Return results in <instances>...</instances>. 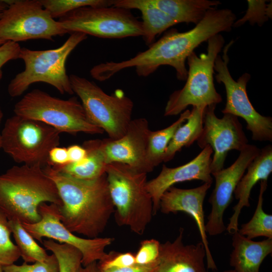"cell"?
<instances>
[{
	"mask_svg": "<svg viewBox=\"0 0 272 272\" xmlns=\"http://www.w3.org/2000/svg\"><path fill=\"white\" fill-rule=\"evenodd\" d=\"M236 19L230 9H210L202 20L192 29L179 32L176 29L167 31L158 40L129 59L119 61L102 62L99 71L108 80L120 71L134 67L137 75L146 77L161 65H169L176 71L177 79L186 80L185 61L195 48L212 37L223 32H230Z\"/></svg>",
	"mask_w": 272,
	"mask_h": 272,
	"instance_id": "cell-1",
	"label": "cell"
},
{
	"mask_svg": "<svg viewBox=\"0 0 272 272\" xmlns=\"http://www.w3.org/2000/svg\"><path fill=\"white\" fill-rule=\"evenodd\" d=\"M43 169L56 186L62 202L59 212L63 225L75 234L88 238L98 237L115 211L106 173L96 179L83 180L48 165Z\"/></svg>",
	"mask_w": 272,
	"mask_h": 272,
	"instance_id": "cell-2",
	"label": "cell"
},
{
	"mask_svg": "<svg viewBox=\"0 0 272 272\" xmlns=\"http://www.w3.org/2000/svg\"><path fill=\"white\" fill-rule=\"evenodd\" d=\"M62 205L56 186L39 165L13 166L0 174V209L9 220L33 224L43 203Z\"/></svg>",
	"mask_w": 272,
	"mask_h": 272,
	"instance_id": "cell-3",
	"label": "cell"
},
{
	"mask_svg": "<svg viewBox=\"0 0 272 272\" xmlns=\"http://www.w3.org/2000/svg\"><path fill=\"white\" fill-rule=\"evenodd\" d=\"M105 173L116 223L143 234L154 216L147 173L118 162L108 164Z\"/></svg>",
	"mask_w": 272,
	"mask_h": 272,
	"instance_id": "cell-4",
	"label": "cell"
},
{
	"mask_svg": "<svg viewBox=\"0 0 272 272\" xmlns=\"http://www.w3.org/2000/svg\"><path fill=\"white\" fill-rule=\"evenodd\" d=\"M87 38V35L75 32L55 49L33 50L21 48L19 58L23 60L25 69L10 81L8 87L9 95L20 96L31 85L37 82L48 84L62 94H73L65 62L72 51Z\"/></svg>",
	"mask_w": 272,
	"mask_h": 272,
	"instance_id": "cell-5",
	"label": "cell"
},
{
	"mask_svg": "<svg viewBox=\"0 0 272 272\" xmlns=\"http://www.w3.org/2000/svg\"><path fill=\"white\" fill-rule=\"evenodd\" d=\"M207 42V53L198 56L193 51L187 57L188 70L186 83L182 88L170 95L164 116L178 115L189 105L206 107L222 102V97L215 87L214 74L215 61L224 46L225 39L221 34H218Z\"/></svg>",
	"mask_w": 272,
	"mask_h": 272,
	"instance_id": "cell-6",
	"label": "cell"
},
{
	"mask_svg": "<svg viewBox=\"0 0 272 272\" xmlns=\"http://www.w3.org/2000/svg\"><path fill=\"white\" fill-rule=\"evenodd\" d=\"M74 93L79 97L89 120L116 140L125 133L132 120L133 103L117 89L105 93L94 82L72 74L69 76Z\"/></svg>",
	"mask_w": 272,
	"mask_h": 272,
	"instance_id": "cell-7",
	"label": "cell"
},
{
	"mask_svg": "<svg viewBox=\"0 0 272 272\" xmlns=\"http://www.w3.org/2000/svg\"><path fill=\"white\" fill-rule=\"evenodd\" d=\"M14 112L16 115L42 122L60 133L75 135L79 132H104L89 120L81 102L76 97L64 100L34 89L15 104Z\"/></svg>",
	"mask_w": 272,
	"mask_h": 272,
	"instance_id": "cell-8",
	"label": "cell"
},
{
	"mask_svg": "<svg viewBox=\"0 0 272 272\" xmlns=\"http://www.w3.org/2000/svg\"><path fill=\"white\" fill-rule=\"evenodd\" d=\"M60 134L42 122L14 114L5 123L2 149L17 163L43 167L49 151L59 146Z\"/></svg>",
	"mask_w": 272,
	"mask_h": 272,
	"instance_id": "cell-9",
	"label": "cell"
},
{
	"mask_svg": "<svg viewBox=\"0 0 272 272\" xmlns=\"http://www.w3.org/2000/svg\"><path fill=\"white\" fill-rule=\"evenodd\" d=\"M67 33H82L102 38L142 36V22L130 10L115 7H81L58 21Z\"/></svg>",
	"mask_w": 272,
	"mask_h": 272,
	"instance_id": "cell-10",
	"label": "cell"
},
{
	"mask_svg": "<svg viewBox=\"0 0 272 272\" xmlns=\"http://www.w3.org/2000/svg\"><path fill=\"white\" fill-rule=\"evenodd\" d=\"M8 5L0 18V39L18 43L31 39L52 40L67 32L39 0L4 1Z\"/></svg>",
	"mask_w": 272,
	"mask_h": 272,
	"instance_id": "cell-11",
	"label": "cell"
},
{
	"mask_svg": "<svg viewBox=\"0 0 272 272\" xmlns=\"http://www.w3.org/2000/svg\"><path fill=\"white\" fill-rule=\"evenodd\" d=\"M234 42L231 40L227 44L222 56L218 55L215 61V79L218 83L224 85L226 94V103L222 112L242 118L247 123L246 128L252 133L253 140L271 142L272 118L259 114L247 95L246 86L251 75L245 73L235 81L229 70L228 52Z\"/></svg>",
	"mask_w": 272,
	"mask_h": 272,
	"instance_id": "cell-12",
	"label": "cell"
},
{
	"mask_svg": "<svg viewBox=\"0 0 272 272\" xmlns=\"http://www.w3.org/2000/svg\"><path fill=\"white\" fill-rule=\"evenodd\" d=\"M41 220L35 223H22L26 231L36 240L43 242L44 237L65 243L78 249L82 255V265L86 266L104 258L105 249L114 241L112 237L85 238L80 237L67 229L61 223L59 206L43 203L39 207Z\"/></svg>",
	"mask_w": 272,
	"mask_h": 272,
	"instance_id": "cell-13",
	"label": "cell"
},
{
	"mask_svg": "<svg viewBox=\"0 0 272 272\" xmlns=\"http://www.w3.org/2000/svg\"><path fill=\"white\" fill-rule=\"evenodd\" d=\"M217 105L206 107L203 116V127L196 141L201 149L209 146L213 150L211 173L224 168L228 153L235 150L240 152L247 144L248 139L238 117L224 114L218 117L215 112Z\"/></svg>",
	"mask_w": 272,
	"mask_h": 272,
	"instance_id": "cell-14",
	"label": "cell"
},
{
	"mask_svg": "<svg viewBox=\"0 0 272 272\" xmlns=\"http://www.w3.org/2000/svg\"><path fill=\"white\" fill-rule=\"evenodd\" d=\"M259 151L256 146L247 144L230 166L212 173L215 186L208 200L212 209L206 223L207 234L216 236L226 230L223 220L225 211L231 203L236 187L248 166Z\"/></svg>",
	"mask_w": 272,
	"mask_h": 272,
	"instance_id": "cell-15",
	"label": "cell"
},
{
	"mask_svg": "<svg viewBox=\"0 0 272 272\" xmlns=\"http://www.w3.org/2000/svg\"><path fill=\"white\" fill-rule=\"evenodd\" d=\"M150 131L147 119L138 118L131 120L125 133L119 139H103V149L107 164L123 163L148 173L146 154Z\"/></svg>",
	"mask_w": 272,
	"mask_h": 272,
	"instance_id": "cell-16",
	"label": "cell"
},
{
	"mask_svg": "<svg viewBox=\"0 0 272 272\" xmlns=\"http://www.w3.org/2000/svg\"><path fill=\"white\" fill-rule=\"evenodd\" d=\"M212 183H203L201 185L190 189L179 188L174 186L169 188L162 195L159 210L163 214L184 212L195 221L206 252L208 269L215 271L217 268L212 255L206 231L203 202Z\"/></svg>",
	"mask_w": 272,
	"mask_h": 272,
	"instance_id": "cell-17",
	"label": "cell"
},
{
	"mask_svg": "<svg viewBox=\"0 0 272 272\" xmlns=\"http://www.w3.org/2000/svg\"><path fill=\"white\" fill-rule=\"evenodd\" d=\"M212 154V148L207 145L194 159L184 165L174 168L163 165L159 174L148 181L147 187L153 200L154 215L159 210L162 194L175 184L193 180L213 183L211 169Z\"/></svg>",
	"mask_w": 272,
	"mask_h": 272,
	"instance_id": "cell-18",
	"label": "cell"
},
{
	"mask_svg": "<svg viewBox=\"0 0 272 272\" xmlns=\"http://www.w3.org/2000/svg\"><path fill=\"white\" fill-rule=\"evenodd\" d=\"M184 229L172 242L160 244L158 272H208L206 268V249L200 241L196 244L185 245Z\"/></svg>",
	"mask_w": 272,
	"mask_h": 272,
	"instance_id": "cell-19",
	"label": "cell"
},
{
	"mask_svg": "<svg viewBox=\"0 0 272 272\" xmlns=\"http://www.w3.org/2000/svg\"><path fill=\"white\" fill-rule=\"evenodd\" d=\"M246 170V174L241 178L234 192L238 201L233 207V213L226 230L232 234L238 231V219L242 209L250 207L249 198L252 188L259 181H267L272 172L271 145H267L260 149Z\"/></svg>",
	"mask_w": 272,
	"mask_h": 272,
	"instance_id": "cell-20",
	"label": "cell"
},
{
	"mask_svg": "<svg viewBox=\"0 0 272 272\" xmlns=\"http://www.w3.org/2000/svg\"><path fill=\"white\" fill-rule=\"evenodd\" d=\"M229 263L236 272H259L264 259L272 253V238L255 241L234 233Z\"/></svg>",
	"mask_w": 272,
	"mask_h": 272,
	"instance_id": "cell-21",
	"label": "cell"
},
{
	"mask_svg": "<svg viewBox=\"0 0 272 272\" xmlns=\"http://www.w3.org/2000/svg\"><path fill=\"white\" fill-rule=\"evenodd\" d=\"M111 6L139 10L142 16V37L148 46L156 36L177 23L168 15L151 4L148 0H111Z\"/></svg>",
	"mask_w": 272,
	"mask_h": 272,
	"instance_id": "cell-22",
	"label": "cell"
},
{
	"mask_svg": "<svg viewBox=\"0 0 272 272\" xmlns=\"http://www.w3.org/2000/svg\"><path fill=\"white\" fill-rule=\"evenodd\" d=\"M83 147L87 154L82 161L70 162L60 167H50L59 172L83 180L96 179L105 174L107 163L103 152L102 140L86 141Z\"/></svg>",
	"mask_w": 272,
	"mask_h": 272,
	"instance_id": "cell-23",
	"label": "cell"
},
{
	"mask_svg": "<svg viewBox=\"0 0 272 272\" xmlns=\"http://www.w3.org/2000/svg\"><path fill=\"white\" fill-rule=\"evenodd\" d=\"M176 22L193 23L195 25L204 18L211 9L221 4L219 1L210 0H148Z\"/></svg>",
	"mask_w": 272,
	"mask_h": 272,
	"instance_id": "cell-24",
	"label": "cell"
},
{
	"mask_svg": "<svg viewBox=\"0 0 272 272\" xmlns=\"http://www.w3.org/2000/svg\"><path fill=\"white\" fill-rule=\"evenodd\" d=\"M205 108V107H192L186 122L178 128L169 142L163 162L171 160L182 148L189 147L197 140L202 130Z\"/></svg>",
	"mask_w": 272,
	"mask_h": 272,
	"instance_id": "cell-25",
	"label": "cell"
},
{
	"mask_svg": "<svg viewBox=\"0 0 272 272\" xmlns=\"http://www.w3.org/2000/svg\"><path fill=\"white\" fill-rule=\"evenodd\" d=\"M190 111H183L178 119L163 129L150 131L146 154V164L148 173L163 162V158L169 142L178 128L186 121Z\"/></svg>",
	"mask_w": 272,
	"mask_h": 272,
	"instance_id": "cell-26",
	"label": "cell"
},
{
	"mask_svg": "<svg viewBox=\"0 0 272 272\" xmlns=\"http://www.w3.org/2000/svg\"><path fill=\"white\" fill-rule=\"evenodd\" d=\"M267 186V180L260 182L258 201L251 219L241 225L238 232L242 235L252 239L258 237L272 238V215L263 210V194Z\"/></svg>",
	"mask_w": 272,
	"mask_h": 272,
	"instance_id": "cell-27",
	"label": "cell"
},
{
	"mask_svg": "<svg viewBox=\"0 0 272 272\" xmlns=\"http://www.w3.org/2000/svg\"><path fill=\"white\" fill-rule=\"evenodd\" d=\"M9 224L16 246L24 262L34 263L46 260L49 255L35 239L26 231L21 222L16 220H9Z\"/></svg>",
	"mask_w": 272,
	"mask_h": 272,
	"instance_id": "cell-28",
	"label": "cell"
},
{
	"mask_svg": "<svg viewBox=\"0 0 272 272\" xmlns=\"http://www.w3.org/2000/svg\"><path fill=\"white\" fill-rule=\"evenodd\" d=\"M42 243L45 249L50 251L56 257L59 265L58 272H77L82 265V254L75 247L50 239L44 240Z\"/></svg>",
	"mask_w": 272,
	"mask_h": 272,
	"instance_id": "cell-29",
	"label": "cell"
},
{
	"mask_svg": "<svg viewBox=\"0 0 272 272\" xmlns=\"http://www.w3.org/2000/svg\"><path fill=\"white\" fill-rule=\"evenodd\" d=\"M39 2L54 19H59L81 7L111 6V0H39Z\"/></svg>",
	"mask_w": 272,
	"mask_h": 272,
	"instance_id": "cell-30",
	"label": "cell"
},
{
	"mask_svg": "<svg viewBox=\"0 0 272 272\" xmlns=\"http://www.w3.org/2000/svg\"><path fill=\"white\" fill-rule=\"evenodd\" d=\"M9 220L0 209V265L14 263L21 257L19 250L11 239Z\"/></svg>",
	"mask_w": 272,
	"mask_h": 272,
	"instance_id": "cell-31",
	"label": "cell"
},
{
	"mask_svg": "<svg viewBox=\"0 0 272 272\" xmlns=\"http://www.w3.org/2000/svg\"><path fill=\"white\" fill-rule=\"evenodd\" d=\"M247 2L248 9L245 14L242 18L235 21L233 27H240L247 21L252 25L256 24L259 26H262L268 19H271V1L267 4L265 0H248Z\"/></svg>",
	"mask_w": 272,
	"mask_h": 272,
	"instance_id": "cell-32",
	"label": "cell"
},
{
	"mask_svg": "<svg viewBox=\"0 0 272 272\" xmlns=\"http://www.w3.org/2000/svg\"><path fill=\"white\" fill-rule=\"evenodd\" d=\"M4 272H58L59 265L53 254L43 261H37L31 264L24 262L21 265L14 263L3 266Z\"/></svg>",
	"mask_w": 272,
	"mask_h": 272,
	"instance_id": "cell-33",
	"label": "cell"
},
{
	"mask_svg": "<svg viewBox=\"0 0 272 272\" xmlns=\"http://www.w3.org/2000/svg\"><path fill=\"white\" fill-rule=\"evenodd\" d=\"M135 264V254L133 253L110 251L97 262L99 270L121 268Z\"/></svg>",
	"mask_w": 272,
	"mask_h": 272,
	"instance_id": "cell-34",
	"label": "cell"
},
{
	"mask_svg": "<svg viewBox=\"0 0 272 272\" xmlns=\"http://www.w3.org/2000/svg\"><path fill=\"white\" fill-rule=\"evenodd\" d=\"M160 243L154 239L143 240L135 254V262L138 264H148L159 259Z\"/></svg>",
	"mask_w": 272,
	"mask_h": 272,
	"instance_id": "cell-35",
	"label": "cell"
},
{
	"mask_svg": "<svg viewBox=\"0 0 272 272\" xmlns=\"http://www.w3.org/2000/svg\"><path fill=\"white\" fill-rule=\"evenodd\" d=\"M21 48L18 43L10 41L0 45V80L3 77V66L10 60L18 59Z\"/></svg>",
	"mask_w": 272,
	"mask_h": 272,
	"instance_id": "cell-36",
	"label": "cell"
},
{
	"mask_svg": "<svg viewBox=\"0 0 272 272\" xmlns=\"http://www.w3.org/2000/svg\"><path fill=\"white\" fill-rule=\"evenodd\" d=\"M70 163L67 148L56 146L49 152L47 165L52 167L64 166Z\"/></svg>",
	"mask_w": 272,
	"mask_h": 272,
	"instance_id": "cell-37",
	"label": "cell"
},
{
	"mask_svg": "<svg viewBox=\"0 0 272 272\" xmlns=\"http://www.w3.org/2000/svg\"><path fill=\"white\" fill-rule=\"evenodd\" d=\"M159 258L158 260L148 264H138L121 268L99 270L100 272H158Z\"/></svg>",
	"mask_w": 272,
	"mask_h": 272,
	"instance_id": "cell-38",
	"label": "cell"
},
{
	"mask_svg": "<svg viewBox=\"0 0 272 272\" xmlns=\"http://www.w3.org/2000/svg\"><path fill=\"white\" fill-rule=\"evenodd\" d=\"M66 148L70 162H79L82 161L86 156V150L83 146L73 145Z\"/></svg>",
	"mask_w": 272,
	"mask_h": 272,
	"instance_id": "cell-39",
	"label": "cell"
},
{
	"mask_svg": "<svg viewBox=\"0 0 272 272\" xmlns=\"http://www.w3.org/2000/svg\"><path fill=\"white\" fill-rule=\"evenodd\" d=\"M77 272H100L97 262H94L86 266H81Z\"/></svg>",
	"mask_w": 272,
	"mask_h": 272,
	"instance_id": "cell-40",
	"label": "cell"
},
{
	"mask_svg": "<svg viewBox=\"0 0 272 272\" xmlns=\"http://www.w3.org/2000/svg\"><path fill=\"white\" fill-rule=\"evenodd\" d=\"M8 6V5L6 4L4 1H0V18Z\"/></svg>",
	"mask_w": 272,
	"mask_h": 272,
	"instance_id": "cell-41",
	"label": "cell"
},
{
	"mask_svg": "<svg viewBox=\"0 0 272 272\" xmlns=\"http://www.w3.org/2000/svg\"><path fill=\"white\" fill-rule=\"evenodd\" d=\"M3 116H4V114H3V112L1 109V107H0V123L2 121V119L3 117ZM2 148V139H1V134H0V149Z\"/></svg>",
	"mask_w": 272,
	"mask_h": 272,
	"instance_id": "cell-42",
	"label": "cell"
},
{
	"mask_svg": "<svg viewBox=\"0 0 272 272\" xmlns=\"http://www.w3.org/2000/svg\"><path fill=\"white\" fill-rule=\"evenodd\" d=\"M222 272H236L233 269H228L223 271Z\"/></svg>",
	"mask_w": 272,
	"mask_h": 272,
	"instance_id": "cell-43",
	"label": "cell"
},
{
	"mask_svg": "<svg viewBox=\"0 0 272 272\" xmlns=\"http://www.w3.org/2000/svg\"><path fill=\"white\" fill-rule=\"evenodd\" d=\"M5 42H6L0 39V45L3 44Z\"/></svg>",
	"mask_w": 272,
	"mask_h": 272,
	"instance_id": "cell-44",
	"label": "cell"
},
{
	"mask_svg": "<svg viewBox=\"0 0 272 272\" xmlns=\"http://www.w3.org/2000/svg\"><path fill=\"white\" fill-rule=\"evenodd\" d=\"M0 272H4L3 269V266L1 265H0Z\"/></svg>",
	"mask_w": 272,
	"mask_h": 272,
	"instance_id": "cell-45",
	"label": "cell"
}]
</instances>
